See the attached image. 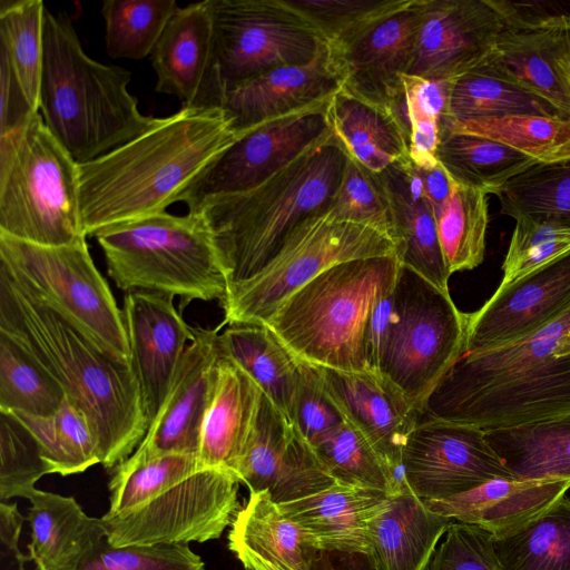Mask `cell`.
<instances>
[{
    "label": "cell",
    "instance_id": "d6986e66",
    "mask_svg": "<svg viewBox=\"0 0 570 570\" xmlns=\"http://www.w3.org/2000/svg\"><path fill=\"white\" fill-rule=\"evenodd\" d=\"M570 309V250L500 284L469 313L464 352H481L522 340Z\"/></svg>",
    "mask_w": 570,
    "mask_h": 570
},
{
    "label": "cell",
    "instance_id": "c3c4849f",
    "mask_svg": "<svg viewBox=\"0 0 570 570\" xmlns=\"http://www.w3.org/2000/svg\"><path fill=\"white\" fill-rule=\"evenodd\" d=\"M50 470L29 429L9 411H0V499H29Z\"/></svg>",
    "mask_w": 570,
    "mask_h": 570
},
{
    "label": "cell",
    "instance_id": "30bf717a",
    "mask_svg": "<svg viewBox=\"0 0 570 570\" xmlns=\"http://www.w3.org/2000/svg\"><path fill=\"white\" fill-rule=\"evenodd\" d=\"M0 269L114 358L131 365L122 309L86 239L42 246L0 234Z\"/></svg>",
    "mask_w": 570,
    "mask_h": 570
},
{
    "label": "cell",
    "instance_id": "680465c9",
    "mask_svg": "<svg viewBox=\"0 0 570 570\" xmlns=\"http://www.w3.org/2000/svg\"><path fill=\"white\" fill-rule=\"evenodd\" d=\"M312 570H383L373 549L318 548Z\"/></svg>",
    "mask_w": 570,
    "mask_h": 570
},
{
    "label": "cell",
    "instance_id": "4dcf8cb0",
    "mask_svg": "<svg viewBox=\"0 0 570 570\" xmlns=\"http://www.w3.org/2000/svg\"><path fill=\"white\" fill-rule=\"evenodd\" d=\"M570 480H492L469 492L425 504L434 512L478 525L492 534L505 531L563 497Z\"/></svg>",
    "mask_w": 570,
    "mask_h": 570
},
{
    "label": "cell",
    "instance_id": "4316f807",
    "mask_svg": "<svg viewBox=\"0 0 570 570\" xmlns=\"http://www.w3.org/2000/svg\"><path fill=\"white\" fill-rule=\"evenodd\" d=\"M228 549L245 570H312L318 547L267 491L249 493L228 532Z\"/></svg>",
    "mask_w": 570,
    "mask_h": 570
},
{
    "label": "cell",
    "instance_id": "7bdbcfd3",
    "mask_svg": "<svg viewBox=\"0 0 570 570\" xmlns=\"http://www.w3.org/2000/svg\"><path fill=\"white\" fill-rule=\"evenodd\" d=\"M434 216L440 245L451 275L478 267L485 252L488 194L455 183L450 198Z\"/></svg>",
    "mask_w": 570,
    "mask_h": 570
},
{
    "label": "cell",
    "instance_id": "cb8c5ba5",
    "mask_svg": "<svg viewBox=\"0 0 570 570\" xmlns=\"http://www.w3.org/2000/svg\"><path fill=\"white\" fill-rule=\"evenodd\" d=\"M341 88L328 45L308 62L284 66L252 78L227 91L219 107L237 131L331 98Z\"/></svg>",
    "mask_w": 570,
    "mask_h": 570
},
{
    "label": "cell",
    "instance_id": "6125c7cd",
    "mask_svg": "<svg viewBox=\"0 0 570 570\" xmlns=\"http://www.w3.org/2000/svg\"><path fill=\"white\" fill-rule=\"evenodd\" d=\"M561 65H562V68H563V71H564V75L567 78V82H568V86L570 89V38H569L567 48L562 55Z\"/></svg>",
    "mask_w": 570,
    "mask_h": 570
},
{
    "label": "cell",
    "instance_id": "b9f144b4",
    "mask_svg": "<svg viewBox=\"0 0 570 570\" xmlns=\"http://www.w3.org/2000/svg\"><path fill=\"white\" fill-rule=\"evenodd\" d=\"M41 0H1L0 55L8 60L30 106L39 111L43 65V22Z\"/></svg>",
    "mask_w": 570,
    "mask_h": 570
},
{
    "label": "cell",
    "instance_id": "277c9868",
    "mask_svg": "<svg viewBox=\"0 0 570 570\" xmlns=\"http://www.w3.org/2000/svg\"><path fill=\"white\" fill-rule=\"evenodd\" d=\"M238 479L203 468L198 456H128L114 468L100 519L114 547L187 544L218 539L238 509Z\"/></svg>",
    "mask_w": 570,
    "mask_h": 570
},
{
    "label": "cell",
    "instance_id": "681fc988",
    "mask_svg": "<svg viewBox=\"0 0 570 570\" xmlns=\"http://www.w3.org/2000/svg\"><path fill=\"white\" fill-rule=\"evenodd\" d=\"M330 210L338 219L374 228L393 242L392 212L380 175L348 156Z\"/></svg>",
    "mask_w": 570,
    "mask_h": 570
},
{
    "label": "cell",
    "instance_id": "6da1fadb",
    "mask_svg": "<svg viewBox=\"0 0 570 570\" xmlns=\"http://www.w3.org/2000/svg\"><path fill=\"white\" fill-rule=\"evenodd\" d=\"M242 134L220 107H181L129 141L79 164L86 235L166 212Z\"/></svg>",
    "mask_w": 570,
    "mask_h": 570
},
{
    "label": "cell",
    "instance_id": "5b68a950",
    "mask_svg": "<svg viewBox=\"0 0 570 570\" xmlns=\"http://www.w3.org/2000/svg\"><path fill=\"white\" fill-rule=\"evenodd\" d=\"M346 158L331 129L257 186L208 198L190 209L207 222L228 286L261 272L301 222L330 207Z\"/></svg>",
    "mask_w": 570,
    "mask_h": 570
},
{
    "label": "cell",
    "instance_id": "be15d7a7",
    "mask_svg": "<svg viewBox=\"0 0 570 570\" xmlns=\"http://www.w3.org/2000/svg\"><path fill=\"white\" fill-rule=\"evenodd\" d=\"M38 570H42V569H38Z\"/></svg>",
    "mask_w": 570,
    "mask_h": 570
},
{
    "label": "cell",
    "instance_id": "836d02e7",
    "mask_svg": "<svg viewBox=\"0 0 570 570\" xmlns=\"http://www.w3.org/2000/svg\"><path fill=\"white\" fill-rule=\"evenodd\" d=\"M484 436L515 480H570V414L487 430Z\"/></svg>",
    "mask_w": 570,
    "mask_h": 570
},
{
    "label": "cell",
    "instance_id": "ba28073f",
    "mask_svg": "<svg viewBox=\"0 0 570 570\" xmlns=\"http://www.w3.org/2000/svg\"><path fill=\"white\" fill-rule=\"evenodd\" d=\"M108 274L127 292L149 291L191 301H219L228 283L212 232L200 212H167L97 232Z\"/></svg>",
    "mask_w": 570,
    "mask_h": 570
},
{
    "label": "cell",
    "instance_id": "11a10c76",
    "mask_svg": "<svg viewBox=\"0 0 570 570\" xmlns=\"http://www.w3.org/2000/svg\"><path fill=\"white\" fill-rule=\"evenodd\" d=\"M511 240L503 264L558 239L570 238V226L550 218L521 217L514 220Z\"/></svg>",
    "mask_w": 570,
    "mask_h": 570
},
{
    "label": "cell",
    "instance_id": "74e56055",
    "mask_svg": "<svg viewBox=\"0 0 570 570\" xmlns=\"http://www.w3.org/2000/svg\"><path fill=\"white\" fill-rule=\"evenodd\" d=\"M511 116L562 117L541 98L482 65L452 81L450 119L470 121Z\"/></svg>",
    "mask_w": 570,
    "mask_h": 570
},
{
    "label": "cell",
    "instance_id": "6f0895ef",
    "mask_svg": "<svg viewBox=\"0 0 570 570\" xmlns=\"http://www.w3.org/2000/svg\"><path fill=\"white\" fill-rule=\"evenodd\" d=\"M394 285L379 297L367 323L364 343V356L367 372L380 374L381 358L393 320Z\"/></svg>",
    "mask_w": 570,
    "mask_h": 570
},
{
    "label": "cell",
    "instance_id": "8fae6325",
    "mask_svg": "<svg viewBox=\"0 0 570 570\" xmlns=\"http://www.w3.org/2000/svg\"><path fill=\"white\" fill-rule=\"evenodd\" d=\"M396 255L381 232L338 219L327 209L301 222L253 277L227 287L223 324L264 325L279 305L323 271L342 262Z\"/></svg>",
    "mask_w": 570,
    "mask_h": 570
},
{
    "label": "cell",
    "instance_id": "db71d44e",
    "mask_svg": "<svg viewBox=\"0 0 570 570\" xmlns=\"http://www.w3.org/2000/svg\"><path fill=\"white\" fill-rule=\"evenodd\" d=\"M426 570H500L492 533L464 522H454Z\"/></svg>",
    "mask_w": 570,
    "mask_h": 570
},
{
    "label": "cell",
    "instance_id": "3957f363",
    "mask_svg": "<svg viewBox=\"0 0 570 570\" xmlns=\"http://www.w3.org/2000/svg\"><path fill=\"white\" fill-rule=\"evenodd\" d=\"M570 414V309L538 332L463 352L430 394L422 416L483 431Z\"/></svg>",
    "mask_w": 570,
    "mask_h": 570
},
{
    "label": "cell",
    "instance_id": "2e32d148",
    "mask_svg": "<svg viewBox=\"0 0 570 570\" xmlns=\"http://www.w3.org/2000/svg\"><path fill=\"white\" fill-rule=\"evenodd\" d=\"M501 6L507 24L481 65L570 118V89L561 65L570 14L549 12L537 2L501 1Z\"/></svg>",
    "mask_w": 570,
    "mask_h": 570
},
{
    "label": "cell",
    "instance_id": "83f0119b",
    "mask_svg": "<svg viewBox=\"0 0 570 570\" xmlns=\"http://www.w3.org/2000/svg\"><path fill=\"white\" fill-rule=\"evenodd\" d=\"M262 395L259 386L222 352L217 390L202 429L198 461L203 468L224 469L236 476Z\"/></svg>",
    "mask_w": 570,
    "mask_h": 570
},
{
    "label": "cell",
    "instance_id": "9f6ffc18",
    "mask_svg": "<svg viewBox=\"0 0 570 570\" xmlns=\"http://www.w3.org/2000/svg\"><path fill=\"white\" fill-rule=\"evenodd\" d=\"M8 60L0 55V137L22 128L35 114Z\"/></svg>",
    "mask_w": 570,
    "mask_h": 570
},
{
    "label": "cell",
    "instance_id": "9c48e42d",
    "mask_svg": "<svg viewBox=\"0 0 570 570\" xmlns=\"http://www.w3.org/2000/svg\"><path fill=\"white\" fill-rule=\"evenodd\" d=\"M0 234L42 245L86 239L79 164L47 128L40 112L0 137Z\"/></svg>",
    "mask_w": 570,
    "mask_h": 570
},
{
    "label": "cell",
    "instance_id": "ab89813d",
    "mask_svg": "<svg viewBox=\"0 0 570 570\" xmlns=\"http://www.w3.org/2000/svg\"><path fill=\"white\" fill-rule=\"evenodd\" d=\"M453 80L403 76V90L390 107L406 138L410 160L417 167L436 165L442 125L449 118Z\"/></svg>",
    "mask_w": 570,
    "mask_h": 570
},
{
    "label": "cell",
    "instance_id": "f907efd6",
    "mask_svg": "<svg viewBox=\"0 0 570 570\" xmlns=\"http://www.w3.org/2000/svg\"><path fill=\"white\" fill-rule=\"evenodd\" d=\"M68 570H205L188 544L114 547L98 541Z\"/></svg>",
    "mask_w": 570,
    "mask_h": 570
},
{
    "label": "cell",
    "instance_id": "f5cc1de1",
    "mask_svg": "<svg viewBox=\"0 0 570 570\" xmlns=\"http://www.w3.org/2000/svg\"><path fill=\"white\" fill-rule=\"evenodd\" d=\"M288 419L312 446L346 422L325 390L318 368L301 360Z\"/></svg>",
    "mask_w": 570,
    "mask_h": 570
},
{
    "label": "cell",
    "instance_id": "ac0fdd59",
    "mask_svg": "<svg viewBox=\"0 0 570 570\" xmlns=\"http://www.w3.org/2000/svg\"><path fill=\"white\" fill-rule=\"evenodd\" d=\"M409 75L454 80L492 52L507 20L500 0H421Z\"/></svg>",
    "mask_w": 570,
    "mask_h": 570
},
{
    "label": "cell",
    "instance_id": "7dc6e473",
    "mask_svg": "<svg viewBox=\"0 0 570 570\" xmlns=\"http://www.w3.org/2000/svg\"><path fill=\"white\" fill-rule=\"evenodd\" d=\"M313 448L337 483L390 494L405 485V482H397L366 439L347 422L323 436Z\"/></svg>",
    "mask_w": 570,
    "mask_h": 570
},
{
    "label": "cell",
    "instance_id": "8d00e7d4",
    "mask_svg": "<svg viewBox=\"0 0 570 570\" xmlns=\"http://www.w3.org/2000/svg\"><path fill=\"white\" fill-rule=\"evenodd\" d=\"M436 159L458 184L497 195L511 179L540 161L498 141L446 132Z\"/></svg>",
    "mask_w": 570,
    "mask_h": 570
},
{
    "label": "cell",
    "instance_id": "5bb4252c",
    "mask_svg": "<svg viewBox=\"0 0 570 570\" xmlns=\"http://www.w3.org/2000/svg\"><path fill=\"white\" fill-rule=\"evenodd\" d=\"M330 99L258 124L217 156L183 193L195 209L204 200L248 190L331 132Z\"/></svg>",
    "mask_w": 570,
    "mask_h": 570
},
{
    "label": "cell",
    "instance_id": "d6a6232c",
    "mask_svg": "<svg viewBox=\"0 0 570 570\" xmlns=\"http://www.w3.org/2000/svg\"><path fill=\"white\" fill-rule=\"evenodd\" d=\"M328 120L346 155L374 174L409 157L405 134L390 107L340 88L330 99Z\"/></svg>",
    "mask_w": 570,
    "mask_h": 570
},
{
    "label": "cell",
    "instance_id": "94428289",
    "mask_svg": "<svg viewBox=\"0 0 570 570\" xmlns=\"http://www.w3.org/2000/svg\"><path fill=\"white\" fill-rule=\"evenodd\" d=\"M414 167L423 190L435 214L450 198L455 181L450 177L440 163L431 167H417L415 165Z\"/></svg>",
    "mask_w": 570,
    "mask_h": 570
},
{
    "label": "cell",
    "instance_id": "f6af8a7d",
    "mask_svg": "<svg viewBox=\"0 0 570 570\" xmlns=\"http://www.w3.org/2000/svg\"><path fill=\"white\" fill-rule=\"evenodd\" d=\"M178 7L175 0L104 1L107 53L134 60L150 56Z\"/></svg>",
    "mask_w": 570,
    "mask_h": 570
},
{
    "label": "cell",
    "instance_id": "484cf974",
    "mask_svg": "<svg viewBox=\"0 0 570 570\" xmlns=\"http://www.w3.org/2000/svg\"><path fill=\"white\" fill-rule=\"evenodd\" d=\"M150 59L158 92L176 96L183 107H204L213 61L208 0L178 7Z\"/></svg>",
    "mask_w": 570,
    "mask_h": 570
},
{
    "label": "cell",
    "instance_id": "d590c367",
    "mask_svg": "<svg viewBox=\"0 0 570 570\" xmlns=\"http://www.w3.org/2000/svg\"><path fill=\"white\" fill-rule=\"evenodd\" d=\"M219 346L288 419L298 358L261 324H229L219 334Z\"/></svg>",
    "mask_w": 570,
    "mask_h": 570
},
{
    "label": "cell",
    "instance_id": "ee69618b",
    "mask_svg": "<svg viewBox=\"0 0 570 570\" xmlns=\"http://www.w3.org/2000/svg\"><path fill=\"white\" fill-rule=\"evenodd\" d=\"M66 397L57 380L11 336L0 331V411L49 416Z\"/></svg>",
    "mask_w": 570,
    "mask_h": 570
},
{
    "label": "cell",
    "instance_id": "d4e9b609",
    "mask_svg": "<svg viewBox=\"0 0 570 570\" xmlns=\"http://www.w3.org/2000/svg\"><path fill=\"white\" fill-rule=\"evenodd\" d=\"M393 219V243L402 266L449 292L451 273L439 240L434 210L409 157L382 171Z\"/></svg>",
    "mask_w": 570,
    "mask_h": 570
},
{
    "label": "cell",
    "instance_id": "9a60e30c",
    "mask_svg": "<svg viewBox=\"0 0 570 570\" xmlns=\"http://www.w3.org/2000/svg\"><path fill=\"white\" fill-rule=\"evenodd\" d=\"M402 473L423 501L449 499L492 480H515L483 430L422 415L404 446Z\"/></svg>",
    "mask_w": 570,
    "mask_h": 570
},
{
    "label": "cell",
    "instance_id": "7402d4cb",
    "mask_svg": "<svg viewBox=\"0 0 570 570\" xmlns=\"http://www.w3.org/2000/svg\"><path fill=\"white\" fill-rule=\"evenodd\" d=\"M174 296L130 291L124 296V318L131 367L139 383L148 426L173 383L194 331L174 306Z\"/></svg>",
    "mask_w": 570,
    "mask_h": 570
},
{
    "label": "cell",
    "instance_id": "1f68e13d",
    "mask_svg": "<svg viewBox=\"0 0 570 570\" xmlns=\"http://www.w3.org/2000/svg\"><path fill=\"white\" fill-rule=\"evenodd\" d=\"M29 501L28 556L36 570H68L106 538L101 519L87 515L72 497L37 489Z\"/></svg>",
    "mask_w": 570,
    "mask_h": 570
},
{
    "label": "cell",
    "instance_id": "f1b7e54d",
    "mask_svg": "<svg viewBox=\"0 0 570 570\" xmlns=\"http://www.w3.org/2000/svg\"><path fill=\"white\" fill-rule=\"evenodd\" d=\"M454 519L432 511L405 484L370 521L371 547L383 570H426Z\"/></svg>",
    "mask_w": 570,
    "mask_h": 570
},
{
    "label": "cell",
    "instance_id": "f546056e",
    "mask_svg": "<svg viewBox=\"0 0 570 570\" xmlns=\"http://www.w3.org/2000/svg\"><path fill=\"white\" fill-rule=\"evenodd\" d=\"M390 493L337 483L314 495L278 504L318 548L371 549L370 521L383 509Z\"/></svg>",
    "mask_w": 570,
    "mask_h": 570
},
{
    "label": "cell",
    "instance_id": "e0dca14e",
    "mask_svg": "<svg viewBox=\"0 0 570 570\" xmlns=\"http://www.w3.org/2000/svg\"><path fill=\"white\" fill-rule=\"evenodd\" d=\"M421 0L403 2L351 38L328 45L341 89L391 107L414 62Z\"/></svg>",
    "mask_w": 570,
    "mask_h": 570
},
{
    "label": "cell",
    "instance_id": "91938a15",
    "mask_svg": "<svg viewBox=\"0 0 570 570\" xmlns=\"http://www.w3.org/2000/svg\"><path fill=\"white\" fill-rule=\"evenodd\" d=\"M27 520L18 510L17 503L1 501L0 504V542L3 551L12 556L16 562L30 561L29 556L19 549V538L23 522Z\"/></svg>",
    "mask_w": 570,
    "mask_h": 570
},
{
    "label": "cell",
    "instance_id": "bcb514c9",
    "mask_svg": "<svg viewBox=\"0 0 570 570\" xmlns=\"http://www.w3.org/2000/svg\"><path fill=\"white\" fill-rule=\"evenodd\" d=\"M501 213L513 218H550L570 226V159L539 163L511 179L497 195Z\"/></svg>",
    "mask_w": 570,
    "mask_h": 570
},
{
    "label": "cell",
    "instance_id": "8992f818",
    "mask_svg": "<svg viewBox=\"0 0 570 570\" xmlns=\"http://www.w3.org/2000/svg\"><path fill=\"white\" fill-rule=\"evenodd\" d=\"M131 73L82 48L70 18L46 8L39 112L78 164L129 141L159 117L145 116L129 90Z\"/></svg>",
    "mask_w": 570,
    "mask_h": 570
},
{
    "label": "cell",
    "instance_id": "52a82bcc",
    "mask_svg": "<svg viewBox=\"0 0 570 570\" xmlns=\"http://www.w3.org/2000/svg\"><path fill=\"white\" fill-rule=\"evenodd\" d=\"M396 255L338 263L287 297L264 324L298 360L340 371H366L367 323L395 284Z\"/></svg>",
    "mask_w": 570,
    "mask_h": 570
},
{
    "label": "cell",
    "instance_id": "7a4b0ae2",
    "mask_svg": "<svg viewBox=\"0 0 570 570\" xmlns=\"http://www.w3.org/2000/svg\"><path fill=\"white\" fill-rule=\"evenodd\" d=\"M0 331L39 362L86 413L105 468H115L134 453L148 419L131 365L114 358L1 269Z\"/></svg>",
    "mask_w": 570,
    "mask_h": 570
},
{
    "label": "cell",
    "instance_id": "60d3db41",
    "mask_svg": "<svg viewBox=\"0 0 570 570\" xmlns=\"http://www.w3.org/2000/svg\"><path fill=\"white\" fill-rule=\"evenodd\" d=\"M446 132L484 137L534 157L540 163L570 159V118L511 116L470 121L446 118L441 138Z\"/></svg>",
    "mask_w": 570,
    "mask_h": 570
},
{
    "label": "cell",
    "instance_id": "f35d334b",
    "mask_svg": "<svg viewBox=\"0 0 570 570\" xmlns=\"http://www.w3.org/2000/svg\"><path fill=\"white\" fill-rule=\"evenodd\" d=\"M12 413L36 438L50 473L69 475L101 463L99 442L86 413L68 397L49 416Z\"/></svg>",
    "mask_w": 570,
    "mask_h": 570
},
{
    "label": "cell",
    "instance_id": "7c38bea8",
    "mask_svg": "<svg viewBox=\"0 0 570 570\" xmlns=\"http://www.w3.org/2000/svg\"><path fill=\"white\" fill-rule=\"evenodd\" d=\"M393 301L380 374L422 414L436 384L464 352L469 314L455 306L450 292L402 265Z\"/></svg>",
    "mask_w": 570,
    "mask_h": 570
},
{
    "label": "cell",
    "instance_id": "e575fe53",
    "mask_svg": "<svg viewBox=\"0 0 570 570\" xmlns=\"http://www.w3.org/2000/svg\"><path fill=\"white\" fill-rule=\"evenodd\" d=\"M492 544L500 570H570V500L492 534Z\"/></svg>",
    "mask_w": 570,
    "mask_h": 570
},
{
    "label": "cell",
    "instance_id": "816d5d0a",
    "mask_svg": "<svg viewBox=\"0 0 570 570\" xmlns=\"http://www.w3.org/2000/svg\"><path fill=\"white\" fill-rule=\"evenodd\" d=\"M328 45L340 43L403 0H284Z\"/></svg>",
    "mask_w": 570,
    "mask_h": 570
},
{
    "label": "cell",
    "instance_id": "603a6c76",
    "mask_svg": "<svg viewBox=\"0 0 570 570\" xmlns=\"http://www.w3.org/2000/svg\"><path fill=\"white\" fill-rule=\"evenodd\" d=\"M316 367L346 422L366 439L397 482L403 483V450L421 414L381 374Z\"/></svg>",
    "mask_w": 570,
    "mask_h": 570
},
{
    "label": "cell",
    "instance_id": "ffe728a7",
    "mask_svg": "<svg viewBox=\"0 0 570 570\" xmlns=\"http://www.w3.org/2000/svg\"><path fill=\"white\" fill-rule=\"evenodd\" d=\"M222 326L193 327L194 338L181 357L167 396L131 456H198L203 424L219 380L218 331Z\"/></svg>",
    "mask_w": 570,
    "mask_h": 570
},
{
    "label": "cell",
    "instance_id": "44dd1931",
    "mask_svg": "<svg viewBox=\"0 0 570 570\" xmlns=\"http://www.w3.org/2000/svg\"><path fill=\"white\" fill-rule=\"evenodd\" d=\"M236 476L249 493L267 491L277 504L302 500L337 484L314 448L264 394Z\"/></svg>",
    "mask_w": 570,
    "mask_h": 570
},
{
    "label": "cell",
    "instance_id": "4fadbf2b",
    "mask_svg": "<svg viewBox=\"0 0 570 570\" xmlns=\"http://www.w3.org/2000/svg\"><path fill=\"white\" fill-rule=\"evenodd\" d=\"M213 61L204 107L269 70L311 61L325 41L284 0H208Z\"/></svg>",
    "mask_w": 570,
    "mask_h": 570
}]
</instances>
